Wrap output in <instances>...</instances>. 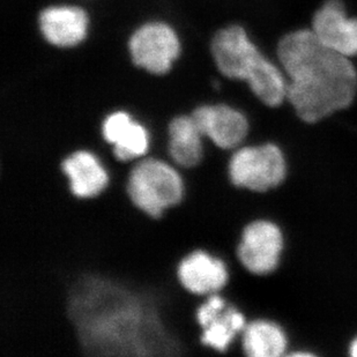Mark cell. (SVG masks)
I'll return each instance as SVG.
<instances>
[{"mask_svg": "<svg viewBox=\"0 0 357 357\" xmlns=\"http://www.w3.org/2000/svg\"><path fill=\"white\" fill-rule=\"evenodd\" d=\"M101 135L112 146L115 159L121 163H132L149 153V130L125 109H115L103 117Z\"/></svg>", "mask_w": 357, "mask_h": 357, "instance_id": "cell-10", "label": "cell"}, {"mask_svg": "<svg viewBox=\"0 0 357 357\" xmlns=\"http://www.w3.org/2000/svg\"><path fill=\"white\" fill-rule=\"evenodd\" d=\"M347 354L351 357H357V334L351 337L347 346Z\"/></svg>", "mask_w": 357, "mask_h": 357, "instance_id": "cell-16", "label": "cell"}, {"mask_svg": "<svg viewBox=\"0 0 357 357\" xmlns=\"http://www.w3.org/2000/svg\"><path fill=\"white\" fill-rule=\"evenodd\" d=\"M190 115L202 135L226 152H233L246 144L251 133L249 116L228 102L200 103Z\"/></svg>", "mask_w": 357, "mask_h": 357, "instance_id": "cell-8", "label": "cell"}, {"mask_svg": "<svg viewBox=\"0 0 357 357\" xmlns=\"http://www.w3.org/2000/svg\"><path fill=\"white\" fill-rule=\"evenodd\" d=\"M289 160L274 142L244 144L230 154L228 176L235 188L253 193L280 189L289 176Z\"/></svg>", "mask_w": 357, "mask_h": 357, "instance_id": "cell-4", "label": "cell"}, {"mask_svg": "<svg viewBox=\"0 0 357 357\" xmlns=\"http://www.w3.org/2000/svg\"><path fill=\"white\" fill-rule=\"evenodd\" d=\"M128 50L135 66L149 75L161 77L170 72L181 54V40L175 29L165 22L142 24L128 40Z\"/></svg>", "mask_w": 357, "mask_h": 357, "instance_id": "cell-7", "label": "cell"}, {"mask_svg": "<svg viewBox=\"0 0 357 357\" xmlns=\"http://www.w3.org/2000/svg\"><path fill=\"white\" fill-rule=\"evenodd\" d=\"M216 68L225 78L244 81L264 105L278 108L287 101V79L268 61L244 28L237 24L216 31L211 42Z\"/></svg>", "mask_w": 357, "mask_h": 357, "instance_id": "cell-2", "label": "cell"}, {"mask_svg": "<svg viewBox=\"0 0 357 357\" xmlns=\"http://www.w3.org/2000/svg\"><path fill=\"white\" fill-rule=\"evenodd\" d=\"M278 56L287 75V101L305 124H318L349 108L357 72L349 58L325 47L309 29L286 35Z\"/></svg>", "mask_w": 357, "mask_h": 357, "instance_id": "cell-1", "label": "cell"}, {"mask_svg": "<svg viewBox=\"0 0 357 357\" xmlns=\"http://www.w3.org/2000/svg\"><path fill=\"white\" fill-rule=\"evenodd\" d=\"M167 160L179 172L195 168L205 156V137L190 114L174 116L167 125Z\"/></svg>", "mask_w": 357, "mask_h": 357, "instance_id": "cell-14", "label": "cell"}, {"mask_svg": "<svg viewBox=\"0 0 357 357\" xmlns=\"http://www.w3.org/2000/svg\"><path fill=\"white\" fill-rule=\"evenodd\" d=\"M179 284L191 295L205 297L219 293L230 279L228 264L204 249L193 250L176 267Z\"/></svg>", "mask_w": 357, "mask_h": 357, "instance_id": "cell-9", "label": "cell"}, {"mask_svg": "<svg viewBox=\"0 0 357 357\" xmlns=\"http://www.w3.org/2000/svg\"><path fill=\"white\" fill-rule=\"evenodd\" d=\"M316 38L331 50L351 58L357 56V17H348L340 0H327L314 13Z\"/></svg>", "mask_w": 357, "mask_h": 357, "instance_id": "cell-11", "label": "cell"}, {"mask_svg": "<svg viewBox=\"0 0 357 357\" xmlns=\"http://www.w3.org/2000/svg\"><path fill=\"white\" fill-rule=\"evenodd\" d=\"M287 237L274 220L259 218L243 227L236 248L241 266L259 277L275 273L286 252Z\"/></svg>", "mask_w": 357, "mask_h": 357, "instance_id": "cell-6", "label": "cell"}, {"mask_svg": "<svg viewBox=\"0 0 357 357\" xmlns=\"http://www.w3.org/2000/svg\"><path fill=\"white\" fill-rule=\"evenodd\" d=\"M195 314L202 328L200 342L212 356L241 355L239 335L249 319L221 291L202 297Z\"/></svg>", "mask_w": 357, "mask_h": 357, "instance_id": "cell-5", "label": "cell"}, {"mask_svg": "<svg viewBox=\"0 0 357 357\" xmlns=\"http://www.w3.org/2000/svg\"><path fill=\"white\" fill-rule=\"evenodd\" d=\"M241 355L248 357L287 356L291 348L289 332L272 318L250 319L239 335Z\"/></svg>", "mask_w": 357, "mask_h": 357, "instance_id": "cell-15", "label": "cell"}, {"mask_svg": "<svg viewBox=\"0 0 357 357\" xmlns=\"http://www.w3.org/2000/svg\"><path fill=\"white\" fill-rule=\"evenodd\" d=\"M38 27L47 43L57 47H75L87 38L89 17L73 5L47 7L38 15Z\"/></svg>", "mask_w": 357, "mask_h": 357, "instance_id": "cell-12", "label": "cell"}, {"mask_svg": "<svg viewBox=\"0 0 357 357\" xmlns=\"http://www.w3.org/2000/svg\"><path fill=\"white\" fill-rule=\"evenodd\" d=\"M61 169L68 179L72 196L93 199L100 196L110 182V176L101 160L88 149H77L63 159Z\"/></svg>", "mask_w": 357, "mask_h": 357, "instance_id": "cell-13", "label": "cell"}, {"mask_svg": "<svg viewBox=\"0 0 357 357\" xmlns=\"http://www.w3.org/2000/svg\"><path fill=\"white\" fill-rule=\"evenodd\" d=\"M132 204L153 219L182 202L185 184L175 165L155 156L146 155L132 162L126 181Z\"/></svg>", "mask_w": 357, "mask_h": 357, "instance_id": "cell-3", "label": "cell"}]
</instances>
